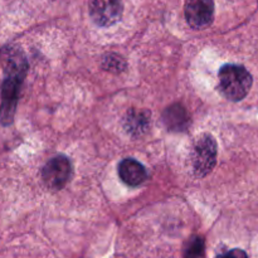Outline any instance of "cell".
Listing matches in <instances>:
<instances>
[{
    "instance_id": "1",
    "label": "cell",
    "mask_w": 258,
    "mask_h": 258,
    "mask_svg": "<svg viewBox=\"0 0 258 258\" xmlns=\"http://www.w3.org/2000/svg\"><path fill=\"white\" fill-rule=\"evenodd\" d=\"M4 82L2 86V105H0V123L10 125L14 120L19 98L20 86L28 72V62L22 49L8 45L0 53Z\"/></svg>"
},
{
    "instance_id": "2",
    "label": "cell",
    "mask_w": 258,
    "mask_h": 258,
    "mask_svg": "<svg viewBox=\"0 0 258 258\" xmlns=\"http://www.w3.org/2000/svg\"><path fill=\"white\" fill-rule=\"evenodd\" d=\"M219 91L231 101H241L252 87V76L243 66L224 64L219 70Z\"/></svg>"
},
{
    "instance_id": "3",
    "label": "cell",
    "mask_w": 258,
    "mask_h": 258,
    "mask_svg": "<svg viewBox=\"0 0 258 258\" xmlns=\"http://www.w3.org/2000/svg\"><path fill=\"white\" fill-rule=\"evenodd\" d=\"M217 161V143L213 136L204 134L196 140L191 151V166L197 176L208 175Z\"/></svg>"
},
{
    "instance_id": "4",
    "label": "cell",
    "mask_w": 258,
    "mask_h": 258,
    "mask_svg": "<svg viewBox=\"0 0 258 258\" xmlns=\"http://www.w3.org/2000/svg\"><path fill=\"white\" fill-rule=\"evenodd\" d=\"M43 180L50 189L64 188L72 176V164L64 155H57L50 159L44 165L42 171Z\"/></svg>"
},
{
    "instance_id": "5",
    "label": "cell",
    "mask_w": 258,
    "mask_h": 258,
    "mask_svg": "<svg viewBox=\"0 0 258 258\" xmlns=\"http://www.w3.org/2000/svg\"><path fill=\"white\" fill-rule=\"evenodd\" d=\"M122 0H91L90 15L100 27H111L122 17Z\"/></svg>"
},
{
    "instance_id": "6",
    "label": "cell",
    "mask_w": 258,
    "mask_h": 258,
    "mask_svg": "<svg viewBox=\"0 0 258 258\" xmlns=\"http://www.w3.org/2000/svg\"><path fill=\"white\" fill-rule=\"evenodd\" d=\"M184 13L193 29H203L213 22L214 3L213 0H186Z\"/></svg>"
},
{
    "instance_id": "7",
    "label": "cell",
    "mask_w": 258,
    "mask_h": 258,
    "mask_svg": "<svg viewBox=\"0 0 258 258\" xmlns=\"http://www.w3.org/2000/svg\"><path fill=\"white\" fill-rule=\"evenodd\" d=\"M118 175L128 186H139L148 179L145 166L135 159H123L118 164Z\"/></svg>"
},
{
    "instance_id": "8",
    "label": "cell",
    "mask_w": 258,
    "mask_h": 258,
    "mask_svg": "<svg viewBox=\"0 0 258 258\" xmlns=\"http://www.w3.org/2000/svg\"><path fill=\"white\" fill-rule=\"evenodd\" d=\"M164 122L170 130L183 131L189 125V116L185 108L180 105H173L164 112Z\"/></svg>"
},
{
    "instance_id": "9",
    "label": "cell",
    "mask_w": 258,
    "mask_h": 258,
    "mask_svg": "<svg viewBox=\"0 0 258 258\" xmlns=\"http://www.w3.org/2000/svg\"><path fill=\"white\" fill-rule=\"evenodd\" d=\"M127 130L130 133H135L140 135L141 131H145L149 125V117L146 112H130L126 117Z\"/></svg>"
},
{
    "instance_id": "10",
    "label": "cell",
    "mask_w": 258,
    "mask_h": 258,
    "mask_svg": "<svg viewBox=\"0 0 258 258\" xmlns=\"http://www.w3.org/2000/svg\"><path fill=\"white\" fill-rule=\"evenodd\" d=\"M184 257L199 258L204 252V239L199 236H194L184 246Z\"/></svg>"
},
{
    "instance_id": "11",
    "label": "cell",
    "mask_w": 258,
    "mask_h": 258,
    "mask_svg": "<svg viewBox=\"0 0 258 258\" xmlns=\"http://www.w3.org/2000/svg\"><path fill=\"white\" fill-rule=\"evenodd\" d=\"M217 258H248L247 256V253L244 251H242V249H231V251L226 252V253L223 254H219Z\"/></svg>"
}]
</instances>
